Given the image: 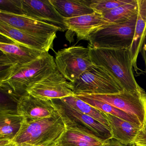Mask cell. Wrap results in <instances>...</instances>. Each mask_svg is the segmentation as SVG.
<instances>
[{
    "label": "cell",
    "mask_w": 146,
    "mask_h": 146,
    "mask_svg": "<svg viewBox=\"0 0 146 146\" xmlns=\"http://www.w3.org/2000/svg\"><path fill=\"white\" fill-rule=\"evenodd\" d=\"M0 146H36L29 143H23L17 144L12 141H0Z\"/></svg>",
    "instance_id": "cell-27"
},
{
    "label": "cell",
    "mask_w": 146,
    "mask_h": 146,
    "mask_svg": "<svg viewBox=\"0 0 146 146\" xmlns=\"http://www.w3.org/2000/svg\"><path fill=\"white\" fill-rule=\"evenodd\" d=\"M106 143L80 131L66 129L54 146H106Z\"/></svg>",
    "instance_id": "cell-20"
},
{
    "label": "cell",
    "mask_w": 146,
    "mask_h": 146,
    "mask_svg": "<svg viewBox=\"0 0 146 146\" xmlns=\"http://www.w3.org/2000/svg\"><path fill=\"white\" fill-rule=\"evenodd\" d=\"M18 113L29 120L50 117L58 113L52 100H45L26 93L19 99Z\"/></svg>",
    "instance_id": "cell-13"
},
{
    "label": "cell",
    "mask_w": 146,
    "mask_h": 146,
    "mask_svg": "<svg viewBox=\"0 0 146 146\" xmlns=\"http://www.w3.org/2000/svg\"><path fill=\"white\" fill-rule=\"evenodd\" d=\"M57 70L55 60L48 53L30 63L1 70L0 88L21 98L31 84L35 83Z\"/></svg>",
    "instance_id": "cell-1"
},
{
    "label": "cell",
    "mask_w": 146,
    "mask_h": 146,
    "mask_svg": "<svg viewBox=\"0 0 146 146\" xmlns=\"http://www.w3.org/2000/svg\"><path fill=\"white\" fill-rule=\"evenodd\" d=\"M52 100L62 117L66 129L80 131L103 142L112 139L111 130L96 119L74 109L61 99Z\"/></svg>",
    "instance_id": "cell-5"
},
{
    "label": "cell",
    "mask_w": 146,
    "mask_h": 146,
    "mask_svg": "<svg viewBox=\"0 0 146 146\" xmlns=\"http://www.w3.org/2000/svg\"><path fill=\"white\" fill-rule=\"evenodd\" d=\"M50 1L64 19L72 18L94 13L90 6L91 1L50 0Z\"/></svg>",
    "instance_id": "cell-18"
},
{
    "label": "cell",
    "mask_w": 146,
    "mask_h": 146,
    "mask_svg": "<svg viewBox=\"0 0 146 146\" xmlns=\"http://www.w3.org/2000/svg\"><path fill=\"white\" fill-rule=\"evenodd\" d=\"M132 0H91L90 6L94 13L104 15L114 8L128 4Z\"/></svg>",
    "instance_id": "cell-24"
},
{
    "label": "cell",
    "mask_w": 146,
    "mask_h": 146,
    "mask_svg": "<svg viewBox=\"0 0 146 146\" xmlns=\"http://www.w3.org/2000/svg\"><path fill=\"white\" fill-rule=\"evenodd\" d=\"M137 16V13L127 21L108 25L92 33L88 39L89 46L95 48L129 50Z\"/></svg>",
    "instance_id": "cell-4"
},
{
    "label": "cell",
    "mask_w": 146,
    "mask_h": 146,
    "mask_svg": "<svg viewBox=\"0 0 146 146\" xmlns=\"http://www.w3.org/2000/svg\"><path fill=\"white\" fill-rule=\"evenodd\" d=\"M68 30L74 32L79 40H88L90 36L101 28L110 25L102 15L94 13L72 18L64 19Z\"/></svg>",
    "instance_id": "cell-15"
},
{
    "label": "cell",
    "mask_w": 146,
    "mask_h": 146,
    "mask_svg": "<svg viewBox=\"0 0 146 146\" xmlns=\"http://www.w3.org/2000/svg\"><path fill=\"white\" fill-rule=\"evenodd\" d=\"M66 130L65 125L59 113L36 120L24 119L21 129L12 142L17 144L54 146Z\"/></svg>",
    "instance_id": "cell-3"
},
{
    "label": "cell",
    "mask_w": 146,
    "mask_h": 146,
    "mask_svg": "<svg viewBox=\"0 0 146 146\" xmlns=\"http://www.w3.org/2000/svg\"><path fill=\"white\" fill-rule=\"evenodd\" d=\"M0 11L22 15L21 1H0Z\"/></svg>",
    "instance_id": "cell-25"
},
{
    "label": "cell",
    "mask_w": 146,
    "mask_h": 146,
    "mask_svg": "<svg viewBox=\"0 0 146 146\" xmlns=\"http://www.w3.org/2000/svg\"><path fill=\"white\" fill-rule=\"evenodd\" d=\"M138 0L118 7L109 12L102 15L109 24H117L127 21L138 13Z\"/></svg>",
    "instance_id": "cell-23"
},
{
    "label": "cell",
    "mask_w": 146,
    "mask_h": 146,
    "mask_svg": "<svg viewBox=\"0 0 146 146\" xmlns=\"http://www.w3.org/2000/svg\"><path fill=\"white\" fill-rule=\"evenodd\" d=\"M0 50L1 70L28 64L40 58L44 53L15 42L2 35Z\"/></svg>",
    "instance_id": "cell-10"
},
{
    "label": "cell",
    "mask_w": 146,
    "mask_h": 146,
    "mask_svg": "<svg viewBox=\"0 0 146 146\" xmlns=\"http://www.w3.org/2000/svg\"><path fill=\"white\" fill-rule=\"evenodd\" d=\"M74 96L102 112L111 114L128 122L137 125L142 129L141 123L137 119L125 112L111 106L110 104L93 99L86 94Z\"/></svg>",
    "instance_id": "cell-22"
},
{
    "label": "cell",
    "mask_w": 146,
    "mask_h": 146,
    "mask_svg": "<svg viewBox=\"0 0 146 146\" xmlns=\"http://www.w3.org/2000/svg\"><path fill=\"white\" fill-rule=\"evenodd\" d=\"M0 21L24 32L45 38L55 39L57 32L63 31L56 25L3 11H0Z\"/></svg>",
    "instance_id": "cell-11"
},
{
    "label": "cell",
    "mask_w": 146,
    "mask_h": 146,
    "mask_svg": "<svg viewBox=\"0 0 146 146\" xmlns=\"http://www.w3.org/2000/svg\"><path fill=\"white\" fill-rule=\"evenodd\" d=\"M106 146H128L124 145L118 141L111 139L106 142Z\"/></svg>",
    "instance_id": "cell-29"
},
{
    "label": "cell",
    "mask_w": 146,
    "mask_h": 146,
    "mask_svg": "<svg viewBox=\"0 0 146 146\" xmlns=\"http://www.w3.org/2000/svg\"><path fill=\"white\" fill-rule=\"evenodd\" d=\"M0 34L15 42L43 52H48L52 48L55 39L40 37L24 32L1 21H0Z\"/></svg>",
    "instance_id": "cell-14"
},
{
    "label": "cell",
    "mask_w": 146,
    "mask_h": 146,
    "mask_svg": "<svg viewBox=\"0 0 146 146\" xmlns=\"http://www.w3.org/2000/svg\"><path fill=\"white\" fill-rule=\"evenodd\" d=\"M24 118L17 111H0V141H12L19 132Z\"/></svg>",
    "instance_id": "cell-19"
},
{
    "label": "cell",
    "mask_w": 146,
    "mask_h": 146,
    "mask_svg": "<svg viewBox=\"0 0 146 146\" xmlns=\"http://www.w3.org/2000/svg\"><path fill=\"white\" fill-rule=\"evenodd\" d=\"M133 146H146V126L140 130L133 142Z\"/></svg>",
    "instance_id": "cell-26"
},
{
    "label": "cell",
    "mask_w": 146,
    "mask_h": 146,
    "mask_svg": "<svg viewBox=\"0 0 146 146\" xmlns=\"http://www.w3.org/2000/svg\"><path fill=\"white\" fill-rule=\"evenodd\" d=\"M88 47L93 64L106 70L124 90L134 91L141 88L134 76L129 49Z\"/></svg>",
    "instance_id": "cell-2"
},
{
    "label": "cell",
    "mask_w": 146,
    "mask_h": 146,
    "mask_svg": "<svg viewBox=\"0 0 146 146\" xmlns=\"http://www.w3.org/2000/svg\"><path fill=\"white\" fill-rule=\"evenodd\" d=\"M61 100L74 109L96 119L110 130L107 117L104 113L93 107L74 95L65 97Z\"/></svg>",
    "instance_id": "cell-21"
},
{
    "label": "cell",
    "mask_w": 146,
    "mask_h": 146,
    "mask_svg": "<svg viewBox=\"0 0 146 146\" xmlns=\"http://www.w3.org/2000/svg\"></svg>",
    "instance_id": "cell-30"
},
{
    "label": "cell",
    "mask_w": 146,
    "mask_h": 146,
    "mask_svg": "<svg viewBox=\"0 0 146 146\" xmlns=\"http://www.w3.org/2000/svg\"><path fill=\"white\" fill-rule=\"evenodd\" d=\"M141 53V54L143 58L144 64H145V72L146 73V35L145 36V40H144V42H143V44Z\"/></svg>",
    "instance_id": "cell-28"
},
{
    "label": "cell",
    "mask_w": 146,
    "mask_h": 146,
    "mask_svg": "<svg viewBox=\"0 0 146 146\" xmlns=\"http://www.w3.org/2000/svg\"><path fill=\"white\" fill-rule=\"evenodd\" d=\"M22 15L56 25L62 31L68 30L64 18L56 11L50 0H21Z\"/></svg>",
    "instance_id": "cell-12"
},
{
    "label": "cell",
    "mask_w": 146,
    "mask_h": 146,
    "mask_svg": "<svg viewBox=\"0 0 146 146\" xmlns=\"http://www.w3.org/2000/svg\"><path fill=\"white\" fill-rule=\"evenodd\" d=\"M54 60L57 70L70 82L94 65L88 46H74L60 49L56 53Z\"/></svg>",
    "instance_id": "cell-7"
},
{
    "label": "cell",
    "mask_w": 146,
    "mask_h": 146,
    "mask_svg": "<svg viewBox=\"0 0 146 146\" xmlns=\"http://www.w3.org/2000/svg\"><path fill=\"white\" fill-rule=\"evenodd\" d=\"M137 19L133 42L129 49L132 66L137 75L141 71L137 66V59L146 35V0H138Z\"/></svg>",
    "instance_id": "cell-16"
},
{
    "label": "cell",
    "mask_w": 146,
    "mask_h": 146,
    "mask_svg": "<svg viewBox=\"0 0 146 146\" xmlns=\"http://www.w3.org/2000/svg\"><path fill=\"white\" fill-rule=\"evenodd\" d=\"M95 100L110 104L137 119L142 129L146 126V93L143 89L137 91L124 90L111 94H86Z\"/></svg>",
    "instance_id": "cell-8"
},
{
    "label": "cell",
    "mask_w": 146,
    "mask_h": 146,
    "mask_svg": "<svg viewBox=\"0 0 146 146\" xmlns=\"http://www.w3.org/2000/svg\"><path fill=\"white\" fill-rule=\"evenodd\" d=\"M26 92L45 100L61 99L74 95L71 84L57 70L41 81L31 84Z\"/></svg>",
    "instance_id": "cell-9"
},
{
    "label": "cell",
    "mask_w": 146,
    "mask_h": 146,
    "mask_svg": "<svg viewBox=\"0 0 146 146\" xmlns=\"http://www.w3.org/2000/svg\"><path fill=\"white\" fill-rule=\"evenodd\" d=\"M105 114L110 125L112 139L126 146L133 145L137 136L141 129V127L111 114Z\"/></svg>",
    "instance_id": "cell-17"
},
{
    "label": "cell",
    "mask_w": 146,
    "mask_h": 146,
    "mask_svg": "<svg viewBox=\"0 0 146 146\" xmlns=\"http://www.w3.org/2000/svg\"><path fill=\"white\" fill-rule=\"evenodd\" d=\"M70 83L74 95L111 94L124 90L106 70L95 65L84 72L75 82Z\"/></svg>",
    "instance_id": "cell-6"
},
{
    "label": "cell",
    "mask_w": 146,
    "mask_h": 146,
    "mask_svg": "<svg viewBox=\"0 0 146 146\" xmlns=\"http://www.w3.org/2000/svg\"></svg>",
    "instance_id": "cell-31"
}]
</instances>
